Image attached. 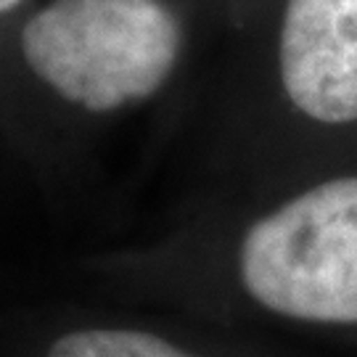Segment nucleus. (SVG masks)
<instances>
[{
    "instance_id": "1",
    "label": "nucleus",
    "mask_w": 357,
    "mask_h": 357,
    "mask_svg": "<svg viewBox=\"0 0 357 357\" xmlns=\"http://www.w3.org/2000/svg\"><path fill=\"white\" fill-rule=\"evenodd\" d=\"M69 278L259 333H357V167L178 204L151 238L79 255Z\"/></svg>"
},
{
    "instance_id": "2",
    "label": "nucleus",
    "mask_w": 357,
    "mask_h": 357,
    "mask_svg": "<svg viewBox=\"0 0 357 357\" xmlns=\"http://www.w3.org/2000/svg\"><path fill=\"white\" fill-rule=\"evenodd\" d=\"M209 22L193 0H32L0 38V138L40 185L75 175L90 146L169 98Z\"/></svg>"
},
{
    "instance_id": "3",
    "label": "nucleus",
    "mask_w": 357,
    "mask_h": 357,
    "mask_svg": "<svg viewBox=\"0 0 357 357\" xmlns=\"http://www.w3.org/2000/svg\"><path fill=\"white\" fill-rule=\"evenodd\" d=\"M357 128V0H275L230 43L183 202L281 180L307 135Z\"/></svg>"
},
{
    "instance_id": "4",
    "label": "nucleus",
    "mask_w": 357,
    "mask_h": 357,
    "mask_svg": "<svg viewBox=\"0 0 357 357\" xmlns=\"http://www.w3.org/2000/svg\"><path fill=\"white\" fill-rule=\"evenodd\" d=\"M0 357H283L259 331L128 302L0 307Z\"/></svg>"
},
{
    "instance_id": "5",
    "label": "nucleus",
    "mask_w": 357,
    "mask_h": 357,
    "mask_svg": "<svg viewBox=\"0 0 357 357\" xmlns=\"http://www.w3.org/2000/svg\"><path fill=\"white\" fill-rule=\"evenodd\" d=\"M275 0H206V22L212 35L228 43L249 35Z\"/></svg>"
},
{
    "instance_id": "6",
    "label": "nucleus",
    "mask_w": 357,
    "mask_h": 357,
    "mask_svg": "<svg viewBox=\"0 0 357 357\" xmlns=\"http://www.w3.org/2000/svg\"><path fill=\"white\" fill-rule=\"evenodd\" d=\"M32 6V0H0V38L8 32V26Z\"/></svg>"
},
{
    "instance_id": "7",
    "label": "nucleus",
    "mask_w": 357,
    "mask_h": 357,
    "mask_svg": "<svg viewBox=\"0 0 357 357\" xmlns=\"http://www.w3.org/2000/svg\"><path fill=\"white\" fill-rule=\"evenodd\" d=\"M193 3H196V6H199V8L204 11V16H206V0H193Z\"/></svg>"
}]
</instances>
